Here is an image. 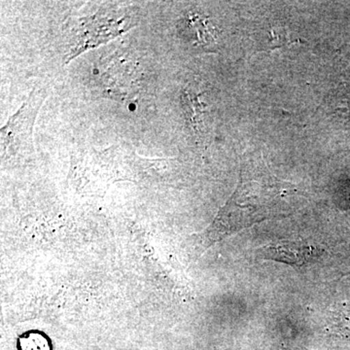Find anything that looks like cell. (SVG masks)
I'll return each instance as SVG.
<instances>
[{"mask_svg": "<svg viewBox=\"0 0 350 350\" xmlns=\"http://www.w3.org/2000/svg\"><path fill=\"white\" fill-rule=\"evenodd\" d=\"M297 190L278 180L264 169H241V180L231 199L213 224L200 236L204 250L234 232L268 219L294 213Z\"/></svg>", "mask_w": 350, "mask_h": 350, "instance_id": "obj_1", "label": "cell"}, {"mask_svg": "<svg viewBox=\"0 0 350 350\" xmlns=\"http://www.w3.org/2000/svg\"><path fill=\"white\" fill-rule=\"evenodd\" d=\"M46 96L47 93L43 88L34 89L20 109L2 126V160L27 157L34 153L32 130Z\"/></svg>", "mask_w": 350, "mask_h": 350, "instance_id": "obj_2", "label": "cell"}, {"mask_svg": "<svg viewBox=\"0 0 350 350\" xmlns=\"http://www.w3.org/2000/svg\"><path fill=\"white\" fill-rule=\"evenodd\" d=\"M128 29V18H103L96 16L88 18L80 25L78 43L71 52V57L80 54L88 48L109 40Z\"/></svg>", "mask_w": 350, "mask_h": 350, "instance_id": "obj_3", "label": "cell"}, {"mask_svg": "<svg viewBox=\"0 0 350 350\" xmlns=\"http://www.w3.org/2000/svg\"><path fill=\"white\" fill-rule=\"evenodd\" d=\"M260 254L265 259L301 266L319 256V248L303 241H283L264 246Z\"/></svg>", "mask_w": 350, "mask_h": 350, "instance_id": "obj_4", "label": "cell"}, {"mask_svg": "<svg viewBox=\"0 0 350 350\" xmlns=\"http://www.w3.org/2000/svg\"><path fill=\"white\" fill-rule=\"evenodd\" d=\"M115 63V62H114ZM120 61L113 64L107 70H103V86L107 93L113 98H131V94L137 91V68L129 61Z\"/></svg>", "mask_w": 350, "mask_h": 350, "instance_id": "obj_5", "label": "cell"}, {"mask_svg": "<svg viewBox=\"0 0 350 350\" xmlns=\"http://www.w3.org/2000/svg\"><path fill=\"white\" fill-rule=\"evenodd\" d=\"M200 94L185 90L183 94V105L187 113L188 119L190 120L191 126L198 137L204 138V113L206 105L200 101Z\"/></svg>", "mask_w": 350, "mask_h": 350, "instance_id": "obj_6", "label": "cell"}, {"mask_svg": "<svg viewBox=\"0 0 350 350\" xmlns=\"http://www.w3.org/2000/svg\"><path fill=\"white\" fill-rule=\"evenodd\" d=\"M19 350H52L49 340L38 331H31L23 334L18 338Z\"/></svg>", "mask_w": 350, "mask_h": 350, "instance_id": "obj_7", "label": "cell"}, {"mask_svg": "<svg viewBox=\"0 0 350 350\" xmlns=\"http://www.w3.org/2000/svg\"><path fill=\"white\" fill-rule=\"evenodd\" d=\"M189 27L190 29H194L196 38L200 41L202 45H207L209 42H213L215 40L213 32V29H209L208 23L204 18L199 15H192L188 19Z\"/></svg>", "mask_w": 350, "mask_h": 350, "instance_id": "obj_8", "label": "cell"}, {"mask_svg": "<svg viewBox=\"0 0 350 350\" xmlns=\"http://www.w3.org/2000/svg\"><path fill=\"white\" fill-rule=\"evenodd\" d=\"M290 38H291V36L288 33L286 29H280V27H273V29H271V49L282 47V46L287 45V44H292V42L296 41Z\"/></svg>", "mask_w": 350, "mask_h": 350, "instance_id": "obj_9", "label": "cell"}]
</instances>
